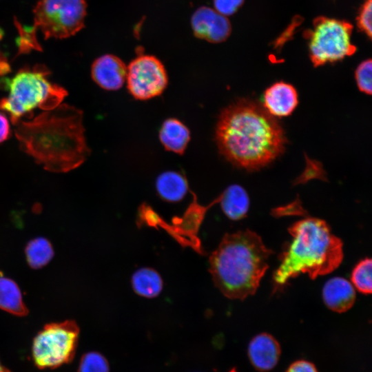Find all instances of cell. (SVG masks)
I'll return each mask as SVG.
<instances>
[{
    "label": "cell",
    "mask_w": 372,
    "mask_h": 372,
    "mask_svg": "<svg viewBox=\"0 0 372 372\" xmlns=\"http://www.w3.org/2000/svg\"><path fill=\"white\" fill-rule=\"evenodd\" d=\"M215 138L227 161L248 171L260 169L276 159L287 142L276 118L248 99L238 100L222 111Z\"/></svg>",
    "instance_id": "cell-1"
},
{
    "label": "cell",
    "mask_w": 372,
    "mask_h": 372,
    "mask_svg": "<svg viewBox=\"0 0 372 372\" xmlns=\"http://www.w3.org/2000/svg\"><path fill=\"white\" fill-rule=\"evenodd\" d=\"M21 149L45 169L73 170L90 154L83 124V112L61 103L54 109L14 124Z\"/></svg>",
    "instance_id": "cell-2"
},
{
    "label": "cell",
    "mask_w": 372,
    "mask_h": 372,
    "mask_svg": "<svg viewBox=\"0 0 372 372\" xmlns=\"http://www.w3.org/2000/svg\"><path fill=\"white\" fill-rule=\"evenodd\" d=\"M272 254L261 237L249 229L226 234L209 258L215 286L229 299L244 300L254 294Z\"/></svg>",
    "instance_id": "cell-3"
},
{
    "label": "cell",
    "mask_w": 372,
    "mask_h": 372,
    "mask_svg": "<svg viewBox=\"0 0 372 372\" xmlns=\"http://www.w3.org/2000/svg\"><path fill=\"white\" fill-rule=\"evenodd\" d=\"M291 239L280 256L273 274V293L301 273L311 279L334 271L343 259L342 240L323 220L307 217L289 227Z\"/></svg>",
    "instance_id": "cell-4"
},
{
    "label": "cell",
    "mask_w": 372,
    "mask_h": 372,
    "mask_svg": "<svg viewBox=\"0 0 372 372\" xmlns=\"http://www.w3.org/2000/svg\"><path fill=\"white\" fill-rule=\"evenodd\" d=\"M50 72L42 65L24 68L12 78L0 82L8 91V96L0 100V110L6 112L12 124L25 118L32 117L37 108L50 110L59 105L68 92L51 82Z\"/></svg>",
    "instance_id": "cell-5"
},
{
    "label": "cell",
    "mask_w": 372,
    "mask_h": 372,
    "mask_svg": "<svg viewBox=\"0 0 372 372\" xmlns=\"http://www.w3.org/2000/svg\"><path fill=\"white\" fill-rule=\"evenodd\" d=\"M353 25L345 21L319 17L313 20L309 39V56L315 67L340 61L353 55L356 47L351 42Z\"/></svg>",
    "instance_id": "cell-6"
},
{
    "label": "cell",
    "mask_w": 372,
    "mask_h": 372,
    "mask_svg": "<svg viewBox=\"0 0 372 372\" xmlns=\"http://www.w3.org/2000/svg\"><path fill=\"white\" fill-rule=\"evenodd\" d=\"M79 328L74 320L45 324L36 335L32 358L39 369H53L70 363L78 344Z\"/></svg>",
    "instance_id": "cell-7"
},
{
    "label": "cell",
    "mask_w": 372,
    "mask_h": 372,
    "mask_svg": "<svg viewBox=\"0 0 372 372\" xmlns=\"http://www.w3.org/2000/svg\"><path fill=\"white\" fill-rule=\"evenodd\" d=\"M32 30H39L45 39H63L74 35L84 25L85 0H39L34 10Z\"/></svg>",
    "instance_id": "cell-8"
},
{
    "label": "cell",
    "mask_w": 372,
    "mask_h": 372,
    "mask_svg": "<svg viewBox=\"0 0 372 372\" xmlns=\"http://www.w3.org/2000/svg\"><path fill=\"white\" fill-rule=\"evenodd\" d=\"M127 88L138 100H148L161 95L167 86L168 78L163 64L156 57L141 55L127 67Z\"/></svg>",
    "instance_id": "cell-9"
},
{
    "label": "cell",
    "mask_w": 372,
    "mask_h": 372,
    "mask_svg": "<svg viewBox=\"0 0 372 372\" xmlns=\"http://www.w3.org/2000/svg\"><path fill=\"white\" fill-rule=\"evenodd\" d=\"M191 25L196 37L214 43L225 41L231 31L227 17L206 6L200 7L194 12Z\"/></svg>",
    "instance_id": "cell-10"
},
{
    "label": "cell",
    "mask_w": 372,
    "mask_h": 372,
    "mask_svg": "<svg viewBox=\"0 0 372 372\" xmlns=\"http://www.w3.org/2000/svg\"><path fill=\"white\" fill-rule=\"evenodd\" d=\"M91 76L100 87L110 91L117 90L126 81L127 66L118 56L105 54L92 63Z\"/></svg>",
    "instance_id": "cell-11"
},
{
    "label": "cell",
    "mask_w": 372,
    "mask_h": 372,
    "mask_svg": "<svg viewBox=\"0 0 372 372\" xmlns=\"http://www.w3.org/2000/svg\"><path fill=\"white\" fill-rule=\"evenodd\" d=\"M247 354L251 365L258 371L266 372L278 364L281 349L277 340L267 333L255 335L249 342Z\"/></svg>",
    "instance_id": "cell-12"
},
{
    "label": "cell",
    "mask_w": 372,
    "mask_h": 372,
    "mask_svg": "<svg viewBox=\"0 0 372 372\" xmlns=\"http://www.w3.org/2000/svg\"><path fill=\"white\" fill-rule=\"evenodd\" d=\"M298 104V92L291 84L279 81L272 84L264 92L263 107L273 117L290 115Z\"/></svg>",
    "instance_id": "cell-13"
},
{
    "label": "cell",
    "mask_w": 372,
    "mask_h": 372,
    "mask_svg": "<svg viewBox=\"0 0 372 372\" xmlns=\"http://www.w3.org/2000/svg\"><path fill=\"white\" fill-rule=\"evenodd\" d=\"M354 287L347 279L333 277L329 279L322 288V298L331 310L343 313L350 309L355 300Z\"/></svg>",
    "instance_id": "cell-14"
},
{
    "label": "cell",
    "mask_w": 372,
    "mask_h": 372,
    "mask_svg": "<svg viewBox=\"0 0 372 372\" xmlns=\"http://www.w3.org/2000/svg\"><path fill=\"white\" fill-rule=\"evenodd\" d=\"M187 127L175 118L166 119L159 130V139L164 148L178 154H183L190 141Z\"/></svg>",
    "instance_id": "cell-15"
},
{
    "label": "cell",
    "mask_w": 372,
    "mask_h": 372,
    "mask_svg": "<svg viewBox=\"0 0 372 372\" xmlns=\"http://www.w3.org/2000/svg\"><path fill=\"white\" fill-rule=\"evenodd\" d=\"M218 203L224 214L232 220L245 218L249 208V197L239 185H231L218 196Z\"/></svg>",
    "instance_id": "cell-16"
},
{
    "label": "cell",
    "mask_w": 372,
    "mask_h": 372,
    "mask_svg": "<svg viewBox=\"0 0 372 372\" xmlns=\"http://www.w3.org/2000/svg\"><path fill=\"white\" fill-rule=\"evenodd\" d=\"M156 189L161 199L170 202H178L187 193L189 186L186 178L177 172L167 171L158 176Z\"/></svg>",
    "instance_id": "cell-17"
},
{
    "label": "cell",
    "mask_w": 372,
    "mask_h": 372,
    "mask_svg": "<svg viewBox=\"0 0 372 372\" xmlns=\"http://www.w3.org/2000/svg\"><path fill=\"white\" fill-rule=\"evenodd\" d=\"M131 282L136 294L147 298L158 296L163 287L161 275L150 267H143L136 271L132 276Z\"/></svg>",
    "instance_id": "cell-18"
},
{
    "label": "cell",
    "mask_w": 372,
    "mask_h": 372,
    "mask_svg": "<svg viewBox=\"0 0 372 372\" xmlns=\"http://www.w3.org/2000/svg\"><path fill=\"white\" fill-rule=\"evenodd\" d=\"M0 309L18 316L28 313L18 285L12 280L2 276H0Z\"/></svg>",
    "instance_id": "cell-19"
},
{
    "label": "cell",
    "mask_w": 372,
    "mask_h": 372,
    "mask_svg": "<svg viewBox=\"0 0 372 372\" xmlns=\"http://www.w3.org/2000/svg\"><path fill=\"white\" fill-rule=\"evenodd\" d=\"M25 256L29 265L34 269L46 265L52 258L54 251L50 242L39 237L30 240L25 247Z\"/></svg>",
    "instance_id": "cell-20"
},
{
    "label": "cell",
    "mask_w": 372,
    "mask_h": 372,
    "mask_svg": "<svg viewBox=\"0 0 372 372\" xmlns=\"http://www.w3.org/2000/svg\"><path fill=\"white\" fill-rule=\"evenodd\" d=\"M371 267V259L366 258L360 260L351 273V284L364 294H370L372 291Z\"/></svg>",
    "instance_id": "cell-21"
},
{
    "label": "cell",
    "mask_w": 372,
    "mask_h": 372,
    "mask_svg": "<svg viewBox=\"0 0 372 372\" xmlns=\"http://www.w3.org/2000/svg\"><path fill=\"white\" fill-rule=\"evenodd\" d=\"M78 372H109V364L101 353L89 352L82 356Z\"/></svg>",
    "instance_id": "cell-22"
},
{
    "label": "cell",
    "mask_w": 372,
    "mask_h": 372,
    "mask_svg": "<svg viewBox=\"0 0 372 372\" xmlns=\"http://www.w3.org/2000/svg\"><path fill=\"white\" fill-rule=\"evenodd\" d=\"M355 79L360 91L366 94L372 92V61L366 59L357 67Z\"/></svg>",
    "instance_id": "cell-23"
},
{
    "label": "cell",
    "mask_w": 372,
    "mask_h": 372,
    "mask_svg": "<svg viewBox=\"0 0 372 372\" xmlns=\"http://www.w3.org/2000/svg\"><path fill=\"white\" fill-rule=\"evenodd\" d=\"M372 0H364L356 18L358 27L369 38L372 34Z\"/></svg>",
    "instance_id": "cell-24"
},
{
    "label": "cell",
    "mask_w": 372,
    "mask_h": 372,
    "mask_svg": "<svg viewBox=\"0 0 372 372\" xmlns=\"http://www.w3.org/2000/svg\"><path fill=\"white\" fill-rule=\"evenodd\" d=\"M244 0H214V10L227 17L234 14L242 5Z\"/></svg>",
    "instance_id": "cell-25"
},
{
    "label": "cell",
    "mask_w": 372,
    "mask_h": 372,
    "mask_svg": "<svg viewBox=\"0 0 372 372\" xmlns=\"http://www.w3.org/2000/svg\"><path fill=\"white\" fill-rule=\"evenodd\" d=\"M286 372H318L315 365L309 361L299 360L291 363Z\"/></svg>",
    "instance_id": "cell-26"
},
{
    "label": "cell",
    "mask_w": 372,
    "mask_h": 372,
    "mask_svg": "<svg viewBox=\"0 0 372 372\" xmlns=\"http://www.w3.org/2000/svg\"><path fill=\"white\" fill-rule=\"evenodd\" d=\"M10 134V123L4 114L0 112V143L7 140Z\"/></svg>",
    "instance_id": "cell-27"
},
{
    "label": "cell",
    "mask_w": 372,
    "mask_h": 372,
    "mask_svg": "<svg viewBox=\"0 0 372 372\" xmlns=\"http://www.w3.org/2000/svg\"><path fill=\"white\" fill-rule=\"evenodd\" d=\"M2 37V32L0 31V39ZM10 71V66L7 59L0 52V77H3Z\"/></svg>",
    "instance_id": "cell-28"
},
{
    "label": "cell",
    "mask_w": 372,
    "mask_h": 372,
    "mask_svg": "<svg viewBox=\"0 0 372 372\" xmlns=\"http://www.w3.org/2000/svg\"><path fill=\"white\" fill-rule=\"evenodd\" d=\"M0 372H11L8 369L5 367L0 362Z\"/></svg>",
    "instance_id": "cell-29"
},
{
    "label": "cell",
    "mask_w": 372,
    "mask_h": 372,
    "mask_svg": "<svg viewBox=\"0 0 372 372\" xmlns=\"http://www.w3.org/2000/svg\"><path fill=\"white\" fill-rule=\"evenodd\" d=\"M229 372H237V371L235 369H232Z\"/></svg>",
    "instance_id": "cell-30"
}]
</instances>
